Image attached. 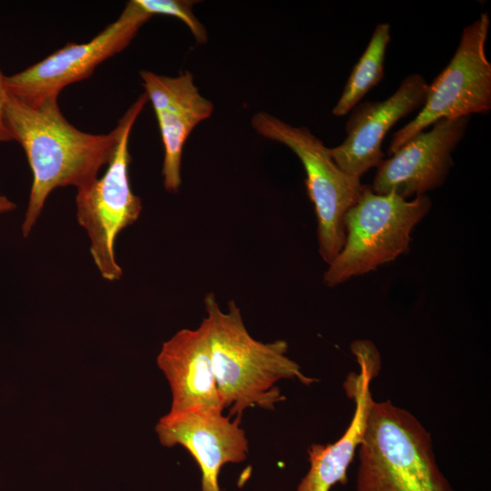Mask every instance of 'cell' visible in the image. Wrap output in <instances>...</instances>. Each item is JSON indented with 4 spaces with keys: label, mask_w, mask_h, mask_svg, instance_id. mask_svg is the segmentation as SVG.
Masks as SVG:
<instances>
[{
    "label": "cell",
    "mask_w": 491,
    "mask_h": 491,
    "mask_svg": "<svg viewBox=\"0 0 491 491\" xmlns=\"http://www.w3.org/2000/svg\"><path fill=\"white\" fill-rule=\"evenodd\" d=\"M4 116L12 140L23 147L33 174L22 224L23 235L27 237L54 189L68 185L78 189L97 178L114 155L119 126L106 135L85 133L65 119L57 98L30 105L7 92Z\"/></svg>",
    "instance_id": "1"
},
{
    "label": "cell",
    "mask_w": 491,
    "mask_h": 491,
    "mask_svg": "<svg viewBox=\"0 0 491 491\" xmlns=\"http://www.w3.org/2000/svg\"><path fill=\"white\" fill-rule=\"evenodd\" d=\"M211 359L218 393L229 416H242L254 406L274 409L285 400L276 384L294 379L309 386L317 380L303 374L287 356L285 340L263 343L255 339L244 324L239 307L232 300L224 312L213 293L205 297Z\"/></svg>",
    "instance_id": "2"
},
{
    "label": "cell",
    "mask_w": 491,
    "mask_h": 491,
    "mask_svg": "<svg viewBox=\"0 0 491 491\" xmlns=\"http://www.w3.org/2000/svg\"><path fill=\"white\" fill-rule=\"evenodd\" d=\"M356 491H454L440 470L430 433L390 400L373 402L358 447Z\"/></svg>",
    "instance_id": "3"
},
{
    "label": "cell",
    "mask_w": 491,
    "mask_h": 491,
    "mask_svg": "<svg viewBox=\"0 0 491 491\" xmlns=\"http://www.w3.org/2000/svg\"><path fill=\"white\" fill-rule=\"evenodd\" d=\"M430 207L426 195L409 201L393 193L376 194L364 185L357 202L345 215V244L328 265L324 283L338 286L408 251L410 235Z\"/></svg>",
    "instance_id": "4"
},
{
    "label": "cell",
    "mask_w": 491,
    "mask_h": 491,
    "mask_svg": "<svg viewBox=\"0 0 491 491\" xmlns=\"http://www.w3.org/2000/svg\"><path fill=\"white\" fill-rule=\"evenodd\" d=\"M251 123L260 135L286 145L300 159L317 219L318 251L329 265L345 244L344 218L362 193L360 178L343 171L308 128L293 126L265 112L254 115Z\"/></svg>",
    "instance_id": "5"
},
{
    "label": "cell",
    "mask_w": 491,
    "mask_h": 491,
    "mask_svg": "<svg viewBox=\"0 0 491 491\" xmlns=\"http://www.w3.org/2000/svg\"><path fill=\"white\" fill-rule=\"evenodd\" d=\"M148 98L141 95L119 119V136L104 175L77 189L76 218L86 231L90 252L102 277L117 281L123 276L115 259V239L134 224L142 211V201L131 189L128 167L130 133Z\"/></svg>",
    "instance_id": "6"
},
{
    "label": "cell",
    "mask_w": 491,
    "mask_h": 491,
    "mask_svg": "<svg viewBox=\"0 0 491 491\" xmlns=\"http://www.w3.org/2000/svg\"><path fill=\"white\" fill-rule=\"evenodd\" d=\"M489 25V15L482 13L464 27L448 65L428 85L421 111L393 134L389 155L440 119H456L490 111L491 65L486 54Z\"/></svg>",
    "instance_id": "7"
},
{
    "label": "cell",
    "mask_w": 491,
    "mask_h": 491,
    "mask_svg": "<svg viewBox=\"0 0 491 491\" xmlns=\"http://www.w3.org/2000/svg\"><path fill=\"white\" fill-rule=\"evenodd\" d=\"M152 16L138 0L129 1L118 18L89 42L67 44L26 69L5 75V91L30 105L57 98L66 85L88 77L98 65L124 50Z\"/></svg>",
    "instance_id": "8"
},
{
    "label": "cell",
    "mask_w": 491,
    "mask_h": 491,
    "mask_svg": "<svg viewBox=\"0 0 491 491\" xmlns=\"http://www.w3.org/2000/svg\"><path fill=\"white\" fill-rule=\"evenodd\" d=\"M470 116L440 119L377 166L371 189L404 199L440 186L454 165L452 153L463 139Z\"/></svg>",
    "instance_id": "9"
},
{
    "label": "cell",
    "mask_w": 491,
    "mask_h": 491,
    "mask_svg": "<svg viewBox=\"0 0 491 491\" xmlns=\"http://www.w3.org/2000/svg\"><path fill=\"white\" fill-rule=\"evenodd\" d=\"M240 423V416L231 420L222 410L169 411L157 422L155 432L164 446L180 445L192 455L201 471V491H221V468L247 457L248 441Z\"/></svg>",
    "instance_id": "10"
},
{
    "label": "cell",
    "mask_w": 491,
    "mask_h": 491,
    "mask_svg": "<svg viewBox=\"0 0 491 491\" xmlns=\"http://www.w3.org/2000/svg\"><path fill=\"white\" fill-rule=\"evenodd\" d=\"M351 351L358 366V373H351L344 383L355 411L349 426L334 443L312 444L308 450L309 469L299 482L296 491H331L336 484L346 481V472L360 446L374 398L372 380L380 369V355L368 340H356Z\"/></svg>",
    "instance_id": "11"
},
{
    "label": "cell",
    "mask_w": 491,
    "mask_h": 491,
    "mask_svg": "<svg viewBox=\"0 0 491 491\" xmlns=\"http://www.w3.org/2000/svg\"><path fill=\"white\" fill-rule=\"evenodd\" d=\"M427 90L424 77L412 74L386 99L356 105L346 124V139L329 148L335 163L357 178L377 167L383 161L382 143L386 135L397 121L423 106Z\"/></svg>",
    "instance_id": "12"
},
{
    "label": "cell",
    "mask_w": 491,
    "mask_h": 491,
    "mask_svg": "<svg viewBox=\"0 0 491 491\" xmlns=\"http://www.w3.org/2000/svg\"><path fill=\"white\" fill-rule=\"evenodd\" d=\"M140 76L161 133L164 185L168 192L175 193L182 182L184 145L193 129L211 116L214 105L199 93L189 71L166 76L143 70Z\"/></svg>",
    "instance_id": "13"
},
{
    "label": "cell",
    "mask_w": 491,
    "mask_h": 491,
    "mask_svg": "<svg viewBox=\"0 0 491 491\" xmlns=\"http://www.w3.org/2000/svg\"><path fill=\"white\" fill-rule=\"evenodd\" d=\"M156 364L171 389L170 411L224 410L203 321L197 328L181 329L165 341L156 357Z\"/></svg>",
    "instance_id": "14"
},
{
    "label": "cell",
    "mask_w": 491,
    "mask_h": 491,
    "mask_svg": "<svg viewBox=\"0 0 491 491\" xmlns=\"http://www.w3.org/2000/svg\"><path fill=\"white\" fill-rule=\"evenodd\" d=\"M390 25H376L369 43L354 65L343 93L332 110L336 116L351 111L384 77V63L390 41Z\"/></svg>",
    "instance_id": "15"
},
{
    "label": "cell",
    "mask_w": 491,
    "mask_h": 491,
    "mask_svg": "<svg viewBox=\"0 0 491 491\" xmlns=\"http://www.w3.org/2000/svg\"><path fill=\"white\" fill-rule=\"evenodd\" d=\"M141 5L152 15H165L174 16L184 22L195 39L204 44L207 41L205 26L194 15L192 7L195 1L189 0H138Z\"/></svg>",
    "instance_id": "16"
},
{
    "label": "cell",
    "mask_w": 491,
    "mask_h": 491,
    "mask_svg": "<svg viewBox=\"0 0 491 491\" xmlns=\"http://www.w3.org/2000/svg\"><path fill=\"white\" fill-rule=\"evenodd\" d=\"M5 75L0 71V142L13 141L5 124L4 104L5 97Z\"/></svg>",
    "instance_id": "17"
},
{
    "label": "cell",
    "mask_w": 491,
    "mask_h": 491,
    "mask_svg": "<svg viewBox=\"0 0 491 491\" xmlns=\"http://www.w3.org/2000/svg\"><path fill=\"white\" fill-rule=\"evenodd\" d=\"M15 209V205L5 195L0 194V213H6Z\"/></svg>",
    "instance_id": "18"
}]
</instances>
